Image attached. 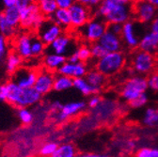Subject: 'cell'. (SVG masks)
Masks as SVG:
<instances>
[{
    "mask_svg": "<svg viewBox=\"0 0 158 157\" xmlns=\"http://www.w3.org/2000/svg\"><path fill=\"white\" fill-rule=\"evenodd\" d=\"M133 0H104L100 4L97 14L109 24H124L131 20Z\"/></svg>",
    "mask_w": 158,
    "mask_h": 157,
    "instance_id": "6da1fadb",
    "label": "cell"
},
{
    "mask_svg": "<svg viewBox=\"0 0 158 157\" xmlns=\"http://www.w3.org/2000/svg\"><path fill=\"white\" fill-rule=\"evenodd\" d=\"M125 65V56L121 51L106 53L98 60L95 69L100 71L106 76H111L121 72Z\"/></svg>",
    "mask_w": 158,
    "mask_h": 157,
    "instance_id": "7a4b0ae2",
    "label": "cell"
},
{
    "mask_svg": "<svg viewBox=\"0 0 158 157\" xmlns=\"http://www.w3.org/2000/svg\"><path fill=\"white\" fill-rule=\"evenodd\" d=\"M148 89L147 78L141 74L132 75L122 86L121 95L123 100L130 103L139 95L146 93Z\"/></svg>",
    "mask_w": 158,
    "mask_h": 157,
    "instance_id": "3957f363",
    "label": "cell"
},
{
    "mask_svg": "<svg viewBox=\"0 0 158 157\" xmlns=\"http://www.w3.org/2000/svg\"><path fill=\"white\" fill-rule=\"evenodd\" d=\"M45 16L40 10L37 3L30 4L21 9V22L20 26L26 29L38 30L45 21Z\"/></svg>",
    "mask_w": 158,
    "mask_h": 157,
    "instance_id": "277c9868",
    "label": "cell"
},
{
    "mask_svg": "<svg viewBox=\"0 0 158 157\" xmlns=\"http://www.w3.org/2000/svg\"><path fill=\"white\" fill-rule=\"evenodd\" d=\"M108 24L101 17H97L90 20L80 28V33L84 40L89 43L98 42L107 30Z\"/></svg>",
    "mask_w": 158,
    "mask_h": 157,
    "instance_id": "5b68a950",
    "label": "cell"
},
{
    "mask_svg": "<svg viewBox=\"0 0 158 157\" xmlns=\"http://www.w3.org/2000/svg\"><path fill=\"white\" fill-rule=\"evenodd\" d=\"M155 67V58L152 53L145 51H137L133 56L132 60V68L133 71L137 74H150L152 72Z\"/></svg>",
    "mask_w": 158,
    "mask_h": 157,
    "instance_id": "8992f818",
    "label": "cell"
},
{
    "mask_svg": "<svg viewBox=\"0 0 158 157\" xmlns=\"http://www.w3.org/2000/svg\"><path fill=\"white\" fill-rule=\"evenodd\" d=\"M158 10L148 0H135L133 3V13L138 22L149 24L157 16Z\"/></svg>",
    "mask_w": 158,
    "mask_h": 157,
    "instance_id": "52a82bcc",
    "label": "cell"
},
{
    "mask_svg": "<svg viewBox=\"0 0 158 157\" xmlns=\"http://www.w3.org/2000/svg\"><path fill=\"white\" fill-rule=\"evenodd\" d=\"M68 10L71 17V26L74 29H80L91 19L90 10L89 6L84 4L75 1Z\"/></svg>",
    "mask_w": 158,
    "mask_h": 157,
    "instance_id": "ba28073f",
    "label": "cell"
},
{
    "mask_svg": "<svg viewBox=\"0 0 158 157\" xmlns=\"http://www.w3.org/2000/svg\"><path fill=\"white\" fill-rule=\"evenodd\" d=\"M37 74L38 71L34 69L20 67L13 73H11V81L23 89L33 88L37 79Z\"/></svg>",
    "mask_w": 158,
    "mask_h": 157,
    "instance_id": "9c48e42d",
    "label": "cell"
},
{
    "mask_svg": "<svg viewBox=\"0 0 158 157\" xmlns=\"http://www.w3.org/2000/svg\"><path fill=\"white\" fill-rule=\"evenodd\" d=\"M39 38L46 44L50 45L56 39L63 34V28L53 22L51 19L45 20L38 29Z\"/></svg>",
    "mask_w": 158,
    "mask_h": 157,
    "instance_id": "30bf717a",
    "label": "cell"
},
{
    "mask_svg": "<svg viewBox=\"0 0 158 157\" xmlns=\"http://www.w3.org/2000/svg\"><path fill=\"white\" fill-rule=\"evenodd\" d=\"M55 75L56 74L54 73V72H51L45 68L38 71L34 89L42 95L49 93L53 89Z\"/></svg>",
    "mask_w": 158,
    "mask_h": 157,
    "instance_id": "8fae6325",
    "label": "cell"
},
{
    "mask_svg": "<svg viewBox=\"0 0 158 157\" xmlns=\"http://www.w3.org/2000/svg\"><path fill=\"white\" fill-rule=\"evenodd\" d=\"M87 107V104L84 101H76L65 104L62 105V108L57 113L55 114L56 120L58 122H63L67 121L69 118L74 117L77 114L81 113Z\"/></svg>",
    "mask_w": 158,
    "mask_h": 157,
    "instance_id": "7c38bea8",
    "label": "cell"
},
{
    "mask_svg": "<svg viewBox=\"0 0 158 157\" xmlns=\"http://www.w3.org/2000/svg\"><path fill=\"white\" fill-rule=\"evenodd\" d=\"M89 69L86 62L78 61L75 63L66 61L60 68L57 70V73L70 76L72 78L85 77Z\"/></svg>",
    "mask_w": 158,
    "mask_h": 157,
    "instance_id": "4fadbf2b",
    "label": "cell"
},
{
    "mask_svg": "<svg viewBox=\"0 0 158 157\" xmlns=\"http://www.w3.org/2000/svg\"><path fill=\"white\" fill-rule=\"evenodd\" d=\"M42 94H40L35 89L33 88H27L23 89L21 93L19 95V98L17 99L14 106L17 108L21 107H28L33 105H36L40 100L42 99Z\"/></svg>",
    "mask_w": 158,
    "mask_h": 157,
    "instance_id": "5bb4252c",
    "label": "cell"
},
{
    "mask_svg": "<svg viewBox=\"0 0 158 157\" xmlns=\"http://www.w3.org/2000/svg\"><path fill=\"white\" fill-rule=\"evenodd\" d=\"M123 42L130 48H135L138 46L140 38L137 35L136 26L133 21H128L123 25V31L121 34Z\"/></svg>",
    "mask_w": 158,
    "mask_h": 157,
    "instance_id": "9a60e30c",
    "label": "cell"
},
{
    "mask_svg": "<svg viewBox=\"0 0 158 157\" xmlns=\"http://www.w3.org/2000/svg\"><path fill=\"white\" fill-rule=\"evenodd\" d=\"M98 43L107 51V53L121 51L123 45V40L121 39V36L111 32L109 29L104 33Z\"/></svg>",
    "mask_w": 158,
    "mask_h": 157,
    "instance_id": "2e32d148",
    "label": "cell"
},
{
    "mask_svg": "<svg viewBox=\"0 0 158 157\" xmlns=\"http://www.w3.org/2000/svg\"><path fill=\"white\" fill-rule=\"evenodd\" d=\"M31 42H32V38L28 34H21L15 39L14 51L23 60H28V58L32 56Z\"/></svg>",
    "mask_w": 158,
    "mask_h": 157,
    "instance_id": "e0dca14e",
    "label": "cell"
},
{
    "mask_svg": "<svg viewBox=\"0 0 158 157\" xmlns=\"http://www.w3.org/2000/svg\"><path fill=\"white\" fill-rule=\"evenodd\" d=\"M66 61H67V58L65 56L49 52L44 56L43 65L45 69L51 72H57V70Z\"/></svg>",
    "mask_w": 158,
    "mask_h": 157,
    "instance_id": "ac0fdd59",
    "label": "cell"
},
{
    "mask_svg": "<svg viewBox=\"0 0 158 157\" xmlns=\"http://www.w3.org/2000/svg\"><path fill=\"white\" fill-rule=\"evenodd\" d=\"M72 39L70 36L67 34H62L49 45V49L52 53L65 56L72 46Z\"/></svg>",
    "mask_w": 158,
    "mask_h": 157,
    "instance_id": "d6986e66",
    "label": "cell"
},
{
    "mask_svg": "<svg viewBox=\"0 0 158 157\" xmlns=\"http://www.w3.org/2000/svg\"><path fill=\"white\" fill-rule=\"evenodd\" d=\"M137 47L141 51L152 54L158 49V39L152 31H150L144 34L142 38H140Z\"/></svg>",
    "mask_w": 158,
    "mask_h": 157,
    "instance_id": "ffe728a7",
    "label": "cell"
},
{
    "mask_svg": "<svg viewBox=\"0 0 158 157\" xmlns=\"http://www.w3.org/2000/svg\"><path fill=\"white\" fill-rule=\"evenodd\" d=\"M85 78L92 87L97 89L99 91H101L103 87L106 84V76L95 68L88 71Z\"/></svg>",
    "mask_w": 158,
    "mask_h": 157,
    "instance_id": "44dd1931",
    "label": "cell"
},
{
    "mask_svg": "<svg viewBox=\"0 0 158 157\" xmlns=\"http://www.w3.org/2000/svg\"><path fill=\"white\" fill-rule=\"evenodd\" d=\"M49 19H51L53 22L57 24L59 27H61L63 29H68L72 27L71 17H70V12L68 9L58 8Z\"/></svg>",
    "mask_w": 158,
    "mask_h": 157,
    "instance_id": "7402d4cb",
    "label": "cell"
},
{
    "mask_svg": "<svg viewBox=\"0 0 158 157\" xmlns=\"http://www.w3.org/2000/svg\"><path fill=\"white\" fill-rule=\"evenodd\" d=\"M73 88L85 96H90L100 92L97 89L92 87L85 77L73 78Z\"/></svg>",
    "mask_w": 158,
    "mask_h": 157,
    "instance_id": "603a6c76",
    "label": "cell"
},
{
    "mask_svg": "<svg viewBox=\"0 0 158 157\" xmlns=\"http://www.w3.org/2000/svg\"><path fill=\"white\" fill-rule=\"evenodd\" d=\"M73 87V78L60 73H56L55 75V81L53 86L54 90L60 92L70 89Z\"/></svg>",
    "mask_w": 158,
    "mask_h": 157,
    "instance_id": "cb8c5ba5",
    "label": "cell"
},
{
    "mask_svg": "<svg viewBox=\"0 0 158 157\" xmlns=\"http://www.w3.org/2000/svg\"><path fill=\"white\" fill-rule=\"evenodd\" d=\"M2 14L7 20V22L13 27H17L18 26H20V22H21V10L17 6L6 8Z\"/></svg>",
    "mask_w": 158,
    "mask_h": 157,
    "instance_id": "d4e9b609",
    "label": "cell"
},
{
    "mask_svg": "<svg viewBox=\"0 0 158 157\" xmlns=\"http://www.w3.org/2000/svg\"><path fill=\"white\" fill-rule=\"evenodd\" d=\"M36 3L41 12L46 18H50L58 9L56 0H37Z\"/></svg>",
    "mask_w": 158,
    "mask_h": 157,
    "instance_id": "484cf974",
    "label": "cell"
},
{
    "mask_svg": "<svg viewBox=\"0 0 158 157\" xmlns=\"http://www.w3.org/2000/svg\"><path fill=\"white\" fill-rule=\"evenodd\" d=\"M23 62V58L20 56L15 51L10 52L7 56V60H6V68L7 71L10 73H13L17 69H19L22 65Z\"/></svg>",
    "mask_w": 158,
    "mask_h": 157,
    "instance_id": "4316f807",
    "label": "cell"
},
{
    "mask_svg": "<svg viewBox=\"0 0 158 157\" xmlns=\"http://www.w3.org/2000/svg\"><path fill=\"white\" fill-rule=\"evenodd\" d=\"M76 150L73 144H62L59 145L57 150L51 157H75Z\"/></svg>",
    "mask_w": 158,
    "mask_h": 157,
    "instance_id": "83f0119b",
    "label": "cell"
},
{
    "mask_svg": "<svg viewBox=\"0 0 158 157\" xmlns=\"http://www.w3.org/2000/svg\"><path fill=\"white\" fill-rule=\"evenodd\" d=\"M142 122L146 126L149 127L156 126L158 124V109L153 107L147 108L144 113Z\"/></svg>",
    "mask_w": 158,
    "mask_h": 157,
    "instance_id": "f1b7e54d",
    "label": "cell"
},
{
    "mask_svg": "<svg viewBox=\"0 0 158 157\" xmlns=\"http://www.w3.org/2000/svg\"><path fill=\"white\" fill-rule=\"evenodd\" d=\"M46 49V44L40 39L38 38H32L31 42V53L32 56H42Z\"/></svg>",
    "mask_w": 158,
    "mask_h": 157,
    "instance_id": "f546056e",
    "label": "cell"
},
{
    "mask_svg": "<svg viewBox=\"0 0 158 157\" xmlns=\"http://www.w3.org/2000/svg\"><path fill=\"white\" fill-rule=\"evenodd\" d=\"M16 27L10 26L4 18L3 14L0 15V34H2L6 38H11L15 35Z\"/></svg>",
    "mask_w": 158,
    "mask_h": 157,
    "instance_id": "4dcf8cb0",
    "label": "cell"
},
{
    "mask_svg": "<svg viewBox=\"0 0 158 157\" xmlns=\"http://www.w3.org/2000/svg\"><path fill=\"white\" fill-rule=\"evenodd\" d=\"M18 118L20 122H21L23 124L25 125H29L32 123L33 120H34V116L33 113L27 108V107H21L18 108V112H17Z\"/></svg>",
    "mask_w": 158,
    "mask_h": 157,
    "instance_id": "1f68e13d",
    "label": "cell"
},
{
    "mask_svg": "<svg viewBox=\"0 0 158 157\" xmlns=\"http://www.w3.org/2000/svg\"><path fill=\"white\" fill-rule=\"evenodd\" d=\"M58 143L55 141H49L44 144L39 151V153L43 157H51L58 148Z\"/></svg>",
    "mask_w": 158,
    "mask_h": 157,
    "instance_id": "d6a6232c",
    "label": "cell"
},
{
    "mask_svg": "<svg viewBox=\"0 0 158 157\" xmlns=\"http://www.w3.org/2000/svg\"><path fill=\"white\" fill-rule=\"evenodd\" d=\"M75 55L78 57L79 61L87 62L91 58V52H90V46L88 45H81L75 50Z\"/></svg>",
    "mask_w": 158,
    "mask_h": 157,
    "instance_id": "836d02e7",
    "label": "cell"
},
{
    "mask_svg": "<svg viewBox=\"0 0 158 157\" xmlns=\"http://www.w3.org/2000/svg\"><path fill=\"white\" fill-rule=\"evenodd\" d=\"M90 52H91V58H94V60H100L101 57H103L107 53V51L98 42L91 43Z\"/></svg>",
    "mask_w": 158,
    "mask_h": 157,
    "instance_id": "e575fe53",
    "label": "cell"
},
{
    "mask_svg": "<svg viewBox=\"0 0 158 157\" xmlns=\"http://www.w3.org/2000/svg\"><path fill=\"white\" fill-rule=\"evenodd\" d=\"M135 157H158V149L141 148L136 151Z\"/></svg>",
    "mask_w": 158,
    "mask_h": 157,
    "instance_id": "d590c367",
    "label": "cell"
},
{
    "mask_svg": "<svg viewBox=\"0 0 158 157\" xmlns=\"http://www.w3.org/2000/svg\"><path fill=\"white\" fill-rule=\"evenodd\" d=\"M148 103V96L146 93H143L139 95L137 98H135V100L130 102V106L132 108H141Z\"/></svg>",
    "mask_w": 158,
    "mask_h": 157,
    "instance_id": "8d00e7d4",
    "label": "cell"
},
{
    "mask_svg": "<svg viewBox=\"0 0 158 157\" xmlns=\"http://www.w3.org/2000/svg\"><path fill=\"white\" fill-rule=\"evenodd\" d=\"M148 88L153 91H158V72H151L147 78Z\"/></svg>",
    "mask_w": 158,
    "mask_h": 157,
    "instance_id": "74e56055",
    "label": "cell"
},
{
    "mask_svg": "<svg viewBox=\"0 0 158 157\" xmlns=\"http://www.w3.org/2000/svg\"><path fill=\"white\" fill-rule=\"evenodd\" d=\"M8 38L0 34V60L6 56L8 51Z\"/></svg>",
    "mask_w": 158,
    "mask_h": 157,
    "instance_id": "f35d334b",
    "label": "cell"
},
{
    "mask_svg": "<svg viewBox=\"0 0 158 157\" xmlns=\"http://www.w3.org/2000/svg\"><path fill=\"white\" fill-rule=\"evenodd\" d=\"M101 104V98L99 97L97 94H93V95H90V98L88 102V106L89 108H92V109H95L96 107L99 106V105Z\"/></svg>",
    "mask_w": 158,
    "mask_h": 157,
    "instance_id": "ab89813d",
    "label": "cell"
},
{
    "mask_svg": "<svg viewBox=\"0 0 158 157\" xmlns=\"http://www.w3.org/2000/svg\"><path fill=\"white\" fill-rule=\"evenodd\" d=\"M107 29H109L111 32L117 34V35H120L122 34L123 31V24H118V23H114V24H109Z\"/></svg>",
    "mask_w": 158,
    "mask_h": 157,
    "instance_id": "60d3db41",
    "label": "cell"
},
{
    "mask_svg": "<svg viewBox=\"0 0 158 157\" xmlns=\"http://www.w3.org/2000/svg\"><path fill=\"white\" fill-rule=\"evenodd\" d=\"M7 97H8L7 84H1L0 85V101L7 102Z\"/></svg>",
    "mask_w": 158,
    "mask_h": 157,
    "instance_id": "b9f144b4",
    "label": "cell"
},
{
    "mask_svg": "<svg viewBox=\"0 0 158 157\" xmlns=\"http://www.w3.org/2000/svg\"><path fill=\"white\" fill-rule=\"evenodd\" d=\"M74 2L75 0H56L58 8L62 9H69Z\"/></svg>",
    "mask_w": 158,
    "mask_h": 157,
    "instance_id": "7bdbcfd3",
    "label": "cell"
},
{
    "mask_svg": "<svg viewBox=\"0 0 158 157\" xmlns=\"http://www.w3.org/2000/svg\"><path fill=\"white\" fill-rule=\"evenodd\" d=\"M37 0H17V3H16V6L21 10L23 8H26L27 6L30 5V4H33V3H36Z\"/></svg>",
    "mask_w": 158,
    "mask_h": 157,
    "instance_id": "ee69618b",
    "label": "cell"
},
{
    "mask_svg": "<svg viewBox=\"0 0 158 157\" xmlns=\"http://www.w3.org/2000/svg\"><path fill=\"white\" fill-rule=\"evenodd\" d=\"M151 31L156 36V38L158 39V14L157 16L153 19V21L151 23Z\"/></svg>",
    "mask_w": 158,
    "mask_h": 157,
    "instance_id": "f6af8a7d",
    "label": "cell"
},
{
    "mask_svg": "<svg viewBox=\"0 0 158 157\" xmlns=\"http://www.w3.org/2000/svg\"><path fill=\"white\" fill-rule=\"evenodd\" d=\"M75 157H109L107 154H100V153H81L76 154Z\"/></svg>",
    "mask_w": 158,
    "mask_h": 157,
    "instance_id": "bcb514c9",
    "label": "cell"
},
{
    "mask_svg": "<svg viewBox=\"0 0 158 157\" xmlns=\"http://www.w3.org/2000/svg\"><path fill=\"white\" fill-rule=\"evenodd\" d=\"M62 104H60V102H58V101H56L54 102L52 105H51V111L53 112V114H56L57 113L59 110H60L62 108Z\"/></svg>",
    "mask_w": 158,
    "mask_h": 157,
    "instance_id": "7dc6e473",
    "label": "cell"
},
{
    "mask_svg": "<svg viewBox=\"0 0 158 157\" xmlns=\"http://www.w3.org/2000/svg\"><path fill=\"white\" fill-rule=\"evenodd\" d=\"M2 1H3L5 8L16 6V3H17V0H2Z\"/></svg>",
    "mask_w": 158,
    "mask_h": 157,
    "instance_id": "c3c4849f",
    "label": "cell"
},
{
    "mask_svg": "<svg viewBox=\"0 0 158 157\" xmlns=\"http://www.w3.org/2000/svg\"><path fill=\"white\" fill-rule=\"evenodd\" d=\"M67 61H69V62H73V63H75V62H78V61H79V60H78V57H77V56L75 55V53H74V52H73V53H72V54L69 56Z\"/></svg>",
    "mask_w": 158,
    "mask_h": 157,
    "instance_id": "681fc988",
    "label": "cell"
},
{
    "mask_svg": "<svg viewBox=\"0 0 158 157\" xmlns=\"http://www.w3.org/2000/svg\"><path fill=\"white\" fill-rule=\"evenodd\" d=\"M75 1L81 4H84L86 6H91V3H92V0H75Z\"/></svg>",
    "mask_w": 158,
    "mask_h": 157,
    "instance_id": "f907efd6",
    "label": "cell"
},
{
    "mask_svg": "<svg viewBox=\"0 0 158 157\" xmlns=\"http://www.w3.org/2000/svg\"><path fill=\"white\" fill-rule=\"evenodd\" d=\"M104 0H92V3H91V6H98L100 5Z\"/></svg>",
    "mask_w": 158,
    "mask_h": 157,
    "instance_id": "816d5d0a",
    "label": "cell"
},
{
    "mask_svg": "<svg viewBox=\"0 0 158 157\" xmlns=\"http://www.w3.org/2000/svg\"><path fill=\"white\" fill-rule=\"evenodd\" d=\"M150 3H152L157 10H158V0H148Z\"/></svg>",
    "mask_w": 158,
    "mask_h": 157,
    "instance_id": "f5cc1de1",
    "label": "cell"
},
{
    "mask_svg": "<svg viewBox=\"0 0 158 157\" xmlns=\"http://www.w3.org/2000/svg\"><path fill=\"white\" fill-rule=\"evenodd\" d=\"M1 14H2V13H1V12H0V15H1Z\"/></svg>",
    "mask_w": 158,
    "mask_h": 157,
    "instance_id": "db71d44e",
    "label": "cell"
}]
</instances>
